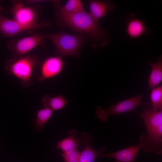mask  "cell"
Segmentation results:
<instances>
[{"mask_svg":"<svg viewBox=\"0 0 162 162\" xmlns=\"http://www.w3.org/2000/svg\"><path fill=\"white\" fill-rule=\"evenodd\" d=\"M139 114L145 125L147 134L140 136L139 145L146 153H162V110L154 111L151 104L143 103Z\"/></svg>","mask_w":162,"mask_h":162,"instance_id":"obj_1","label":"cell"},{"mask_svg":"<svg viewBox=\"0 0 162 162\" xmlns=\"http://www.w3.org/2000/svg\"><path fill=\"white\" fill-rule=\"evenodd\" d=\"M56 16L60 26L68 27L74 31L86 34L101 46L105 45L109 42L106 31L100 28L98 21L85 10Z\"/></svg>","mask_w":162,"mask_h":162,"instance_id":"obj_2","label":"cell"},{"mask_svg":"<svg viewBox=\"0 0 162 162\" xmlns=\"http://www.w3.org/2000/svg\"><path fill=\"white\" fill-rule=\"evenodd\" d=\"M40 65L39 60L34 55L15 56L7 60L5 69L7 73L18 79L25 87L31 85L33 70Z\"/></svg>","mask_w":162,"mask_h":162,"instance_id":"obj_3","label":"cell"},{"mask_svg":"<svg viewBox=\"0 0 162 162\" xmlns=\"http://www.w3.org/2000/svg\"><path fill=\"white\" fill-rule=\"evenodd\" d=\"M45 38L49 39L55 47L56 53L60 56L68 55L77 57L85 38L83 35L64 32L46 33Z\"/></svg>","mask_w":162,"mask_h":162,"instance_id":"obj_4","label":"cell"},{"mask_svg":"<svg viewBox=\"0 0 162 162\" xmlns=\"http://www.w3.org/2000/svg\"><path fill=\"white\" fill-rule=\"evenodd\" d=\"M13 5L10 9L13 20L23 25L38 26L43 28L50 25L48 22H39L40 18V6H25L24 1H12Z\"/></svg>","mask_w":162,"mask_h":162,"instance_id":"obj_5","label":"cell"},{"mask_svg":"<svg viewBox=\"0 0 162 162\" xmlns=\"http://www.w3.org/2000/svg\"><path fill=\"white\" fill-rule=\"evenodd\" d=\"M141 94L135 97L119 101L115 104L111 105L104 110L98 106L96 110V116L104 122L107 120L108 116L119 115L134 111L142 103Z\"/></svg>","mask_w":162,"mask_h":162,"instance_id":"obj_6","label":"cell"},{"mask_svg":"<svg viewBox=\"0 0 162 162\" xmlns=\"http://www.w3.org/2000/svg\"><path fill=\"white\" fill-rule=\"evenodd\" d=\"M45 38V35L36 33L17 40H12L8 43V47L14 56H22L40 45Z\"/></svg>","mask_w":162,"mask_h":162,"instance_id":"obj_7","label":"cell"},{"mask_svg":"<svg viewBox=\"0 0 162 162\" xmlns=\"http://www.w3.org/2000/svg\"><path fill=\"white\" fill-rule=\"evenodd\" d=\"M63 64L60 56H52L46 58L40 66V74L37 77L38 81L41 82L58 76L62 71Z\"/></svg>","mask_w":162,"mask_h":162,"instance_id":"obj_8","label":"cell"},{"mask_svg":"<svg viewBox=\"0 0 162 162\" xmlns=\"http://www.w3.org/2000/svg\"><path fill=\"white\" fill-rule=\"evenodd\" d=\"M68 133V137L58 142L57 145V148L63 152L78 148L80 145L89 144L93 139L92 136L86 132L82 133L77 138V131L74 129L69 130Z\"/></svg>","mask_w":162,"mask_h":162,"instance_id":"obj_9","label":"cell"},{"mask_svg":"<svg viewBox=\"0 0 162 162\" xmlns=\"http://www.w3.org/2000/svg\"><path fill=\"white\" fill-rule=\"evenodd\" d=\"M38 28H40L38 26L22 25L13 19L3 16L0 12V33L2 37H13L24 31Z\"/></svg>","mask_w":162,"mask_h":162,"instance_id":"obj_10","label":"cell"},{"mask_svg":"<svg viewBox=\"0 0 162 162\" xmlns=\"http://www.w3.org/2000/svg\"><path fill=\"white\" fill-rule=\"evenodd\" d=\"M140 148L139 145L132 146L113 152L101 154L100 157L113 158L115 160V162H135Z\"/></svg>","mask_w":162,"mask_h":162,"instance_id":"obj_11","label":"cell"},{"mask_svg":"<svg viewBox=\"0 0 162 162\" xmlns=\"http://www.w3.org/2000/svg\"><path fill=\"white\" fill-rule=\"evenodd\" d=\"M91 16L96 21L105 16L107 12L113 10L115 5L110 1L90 0L89 2Z\"/></svg>","mask_w":162,"mask_h":162,"instance_id":"obj_12","label":"cell"},{"mask_svg":"<svg viewBox=\"0 0 162 162\" xmlns=\"http://www.w3.org/2000/svg\"><path fill=\"white\" fill-rule=\"evenodd\" d=\"M134 14H131L127 19L126 32L130 38H136L146 32L147 28L144 22L135 17Z\"/></svg>","mask_w":162,"mask_h":162,"instance_id":"obj_13","label":"cell"},{"mask_svg":"<svg viewBox=\"0 0 162 162\" xmlns=\"http://www.w3.org/2000/svg\"><path fill=\"white\" fill-rule=\"evenodd\" d=\"M55 4L54 6L56 10V16L84 10L83 3L79 0H69L62 6L60 5L59 1H57Z\"/></svg>","mask_w":162,"mask_h":162,"instance_id":"obj_14","label":"cell"},{"mask_svg":"<svg viewBox=\"0 0 162 162\" xmlns=\"http://www.w3.org/2000/svg\"><path fill=\"white\" fill-rule=\"evenodd\" d=\"M155 63L148 62L151 70L148 80L149 88L152 89L159 85L162 80V57L161 56Z\"/></svg>","mask_w":162,"mask_h":162,"instance_id":"obj_15","label":"cell"},{"mask_svg":"<svg viewBox=\"0 0 162 162\" xmlns=\"http://www.w3.org/2000/svg\"><path fill=\"white\" fill-rule=\"evenodd\" d=\"M41 102L44 108H50L54 111L62 109L68 103L67 100L62 95L53 97L46 95L42 98Z\"/></svg>","mask_w":162,"mask_h":162,"instance_id":"obj_16","label":"cell"},{"mask_svg":"<svg viewBox=\"0 0 162 162\" xmlns=\"http://www.w3.org/2000/svg\"><path fill=\"white\" fill-rule=\"evenodd\" d=\"M105 149V147L102 146L99 150H96L89 144L86 145L84 149L80 153L79 162H94L97 158L100 157Z\"/></svg>","mask_w":162,"mask_h":162,"instance_id":"obj_17","label":"cell"},{"mask_svg":"<svg viewBox=\"0 0 162 162\" xmlns=\"http://www.w3.org/2000/svg\"><path fill=\"white\" fill-rule=\"evenodd\" d=\"M53 112L50 108L44 107L37 111L34 122V130L36 131L39 132L44 127L46 123L50 118Z\"/></svg>","mask_w":162,"mask_h":162,"instance_id":"obj_18","label":"cell"},{"mask_svg":"<svg viewBox=\"0 0 162 162\" xmlns=\"http://www.w3.org/2000/svg\"><path fill=\"white\" fill-rule=\"evenodd\" d=\"M152 106L153 110H162V85L152 89L150 94Z\"/></svg>","mask_w":162,"mask_h":162,"instance_id":"obj_19","label":"cell"},{"mask_svg":"<svg viewBox=\"0 0 162 162\" xmlns=\"http://www.w3.org/2000/svg\"><path fill=\"white\" fill-rule=\"evenodd\" d=\"M80 152L78 148L63 152L61 156L65 162H79Z\"/></svg>","mask_w":162,"mask_h":162,"instance_id":"obj_20","label":"cell"},{"mask_svg":"<svg viewBox=\"0 0 162 162\" xmlns=\"http://www.w3.org/2000/svg\"><path fill=\"white\" fill-rule=\"evenodd\" d=\"M3 10V9L2 8L0 4V12H1V11H2V10Z\"/></svg>","mask_w":162,"mask_h":162,"instance_id":"obj_21","label":"cell"}]
</instances>
